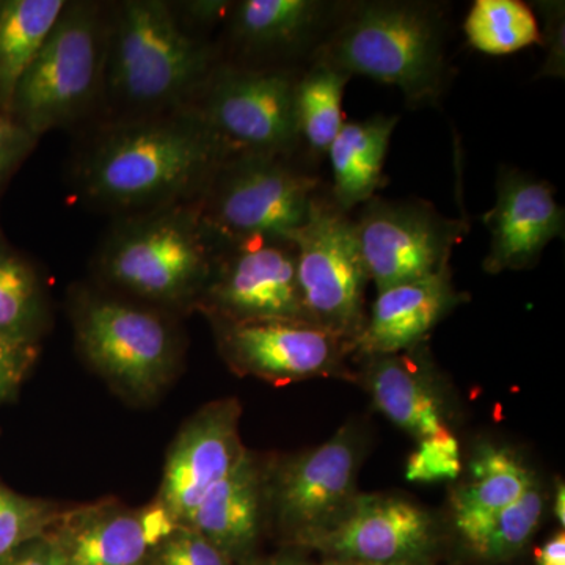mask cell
Segmentation results:
<instances>
[{
  "instance_id": "35",
  "label": "cell",
  "mask_w": 565,
  "mask_h": 565,
  "mask_svg": "<svg viewBox=\"0 0 565 565\" xmlns=\"http://www.w3.org/2000/svg\"><path fill=\"white\" fill-rule=\"evenodd\" d=\"M539 9L545 14L546 20V46H548V58L542 66V74L546 76H564V9L563 3L544 2L539 3Z\"/></svg>"
},
{
  "instance_id": "23",
  "label": "cell",
  "mask_w": 565,
  "mask_h": 565,
  "mask_svg": "<svg viewBox=\"0 0 565 565\" xmlns=\"http://www.w3.org/2000/svg\"><path fill=\"white\" fill-rule=\"evenodd\" d=\"M537 482L534 471L514 451L484 444L468 463L467 479L451 497L452 519L463 533L515 503Z\"/></svg>"
},
{
  "instance_id": "40",
  "label": "cell",
  "mask_w": 565,
  "mask_h": 565,
  "mask_svg": "<svg viewBox=\"0 0 565 565\" xmlns=\"http://www.w3.org/2000/svg\"><path fill=\"white\" fill-rule=\"evenodd\" d=\"M327 565H423V563H397V564H371V563H356V561H332Z\"/></svg>"
},
{
  "instance_id": "15",
  "label": "cell",
  "mask_w": 565,
  "mask_h": 565,
  "mask_svg": "<svg viewBox=\"0 0 565 565\" xmlns=\"http://www.w3.org/2000/svg\"><path fill=\"white\" fill-rule=\"evenodd\" d=\"M159 503L129 509L117 501L62 511L50 533L57 565H145L174 526Z\"/></svg>"
},
{
  "instance_id": "11",
  "label": "cell",
  "mask_w": 565,
  "mask_h": 565,
  "mask_svg": "<svg viewBox=\"0 0 565 565\" xmlns=\"http://www.w3.org/2000/svg\"><path fill=\"white\" fill-rule=\"evenodd\" d=\"M196 308L211 321H307L291 239L256 237L221 244Z\"/></svg>"
},
{
  "instance_id": "29",
  "label": "cell",
  "mask_w": 565,
  "mask_h": 565,
  "mask_svg": "<svg viewBox=\"0 0 565 565\" xmlns=\"http://www.w3.org/2000/svg\"><path fill=\"white\" fill-rule=\"evenodd\" d=\"M61 512L51 501L24 497L0 482V559L50 533Z\"/></svg>"
},
{
  "instance_id": "1",
  "label": "cell",
  "mask_w": 565,
  "mask_h": 565,
  "mask_svg": "<svg viewBox=\"0 0 565 565\" xmlns=\"http://www.w3.org/2000/svg\"><path fill=\"white\" fill-rule=\"evenodd\" d=\"M236 154L191 107L111 121L82 151L79 193L125 217L199 202L222 163Z\"/></svg>"
},
{
  "instance_id": "6",
  "label": "cell",
  "mask_w": 565,
  "mask_h": 565,
  "mask_svg": "<svg viewBox=\"0 0 565 565\" xmlns=\"http://www.w3.org/2000/svg\"><path fill=\"white\" fill-rule=\"evenodd\" d=\"M73 323L82 355L129 399H154L177 373L180 338L158 308L81 291Z\"/></svg>"
},
{
  "instance_id": "27",
  "label": "cell",
  "mask_w": 565,
  "mask_h": 565,
  "mask_svg": "<svg viewBox=\"0 0 565 565\" xmlns=\"http://www.w3.org/2000/svg\"><path fill=\"white\" fill-rule=\"evenodd\" d=\"M544 511L545 494L541 484L535 482L515 503L468 527L460 535L476 556L490 563H505L525 548Z\"/></svg>"
},
{
  "instance_id": "8",
  "label": "cell",
  "mask_w": 565,
  "mask_h": 565,
  "mask_svg": "<svg viewBox=\"0 0 565 565\" xmlns=\"http://www.w3.org/2000/svg\"><path fill=\"white\" fill-rule=\"evenodd\" d=\"M289 239L296 245L297 281L307 321L351 341L366 323V266L355 222L319 193L307 222Z\"/></svg>"
},
{
  "instance_id": "5",
  "label": "cell",
  "mask_w": 565,
  "mask_h": 565,
  "mask_svg": "<svg viewBox=\"0 0 565 565\" xmlns=\"http://www.w3.org/2000/svg\"><path fill=\"white\" fill-rule=\"evenodd\" d=\"M109 14L96 2H66L14 90L9 115L33 136L81 121L104 95Z\"/></svg>"
},
{
  "instance_id": "36",
  "label": "cell",
  "mask_w": 565,
  "mask_h": 565,
  "mask_svg": "<svg viewBox=\"0 0 565 565\" xmlns=\"http://www.w3.org/2000/svg\"><path fill=\"white\" fill-rule=\"evenodd\" d=\"M0 565H57L50 535L35 539L0 559Z\"/></svg>"
},
{
  "instance_id": "9",
  "label": "cell",
  "mask_w": 565,
  "mask_h": 565,
  "mask_svg": "<svg viewBox=\"0 0 565 565\" xmlns=\"http://www.w3.org/2000/svg\"><path fill=\"white\" fill-rule=\"evenodd\" d=\"M299 73L221 63L188 107L234 152L291 158L300 141L296 117Z\"/></svg>"
},
{
  "instance_id": "16",
  "label": "cell",
  "mask_w": 565,
  "mask_h": 565,
  "mask_svg": "<svg viewBox=\"0 0 565 565\" xmlns=\"http://www.w3.org/2000/svg\"><path fill=\"white\" fill-rule=\"evenodd\" d=\"M435 542L429 512L388 494H356L348 514L307 546L333 561L397 564L423 563Z\"/></svg>"
},
{
  "instance_id": "14",
  "label": "cell",
  "mask_w": 565,
  "mask_h": 565,
  "mask_svg": "<svg viewBox=\"0 0 565 565\" xmlns=\"http://www.w3.org/2000/svg\"><path fill=\"white\" fill-rule=\"evenodd\" d=\"M241 414L236 399L207 404L170 446L156 503L180 525L247 452L239 437Z\"/></svg>"
},
{
  "instance_id": "10",
  "label": "cell",
  "mask_w": 565,
  "mask_h": 565,
  "mask_svg": "<svg viewBox=\"0 0 565 565\" xmlns=\"http://www.w3.org/2000/svg\"><path fill=\"white\" fill-rule=\"evenodd\" d=\"M355 222L367 277L377 292L422 280L449 266V256L468 233L463 218H449L419 200L363 204Z\"/></svg>"
},
{
  "instance_id": "2",
  "label": "cell",
  "mask_w": 565,
  "mask_h": 565,
  "mask_svg": "<svg viewBox=\"0 0 565 565\" xmlns=\"http://www.w3.org/2000/svg\"><path fill=\"white\" fill-rule=\"evenodd\" d=\"M218 65L217 52L163 0H125L109 14L104 95L129 118L188 107ZM103 95V98H104Z\"/></svg>"
},
{
  "instance_id": "18",
  "label": "cell",
  "mask_w": 565,
  "mask_h": 565,
  "mask_svg": "<svg viewBox=\"0 0 565 565\" xmlns=\"http://www.w3.org/2000/svg\"><path fill=\"white\" fill-rule=\"evenodd\" d=\"M462 299L452 286L449 266L422 280L386 288L379 292L353 351L364 356L411 351Z\"/></svg>"
},
{
  "instance_id": "31",
  "label": "cell",
  "mask_w": 565,
  "mask_h": 565,
  "mask_svg": "<svg viewBox=\"0 0 565 565\" xmlns=\"http://www.w3.org/2000/svg\"><path fill=\"white\" fill-rule=\"evenodd\" d=\"M145 565H232V561L192 527L177 525L152 546Z\"/></svg>"
},
{
  "instance_id": "13",
  "label": "cell",
  "mask_w": 565,
  "mask_h": 565,
  "mask_svg": "<svg viewBox=\"0 0 565 565\" xmlns=\"http://www.w3.org/2000/svg\"><path fill=\"white\" fill-rule=\"evenodd\" d=\"M223 359L236 373L275 385L315 377H348L351 341L302 321H212Z\"/></svg>"
},
{
  "instance_id": "33",
  "label": "cell",
  "mask_w": 565,
  "mask_h": 565,
  "mask_svg": "<svg viewBox=\"0 0 565 565\" xmlns=\"http://www.w3.org/2000/svg\"><path fill=\"white\" fill-rule=\"evenodd\" d=\"M39 356V344L17 343L0 338V404L17 394Z\"/></svg>"
},
{
  "instance_id": "4",
  "label": "cell",
  "mask_w": 565,
  "mask_h": 565,
  "mask_svg": "<svg viewBox=\"0 0 565 565\" xmlns=\"http://www.w3.org/2000/svg\"><path fill=\"white\" fill-rule=\"evenodd\" d=\"M221 243L199 203H180L114 223L96 253L95 269L111 288L166 310L196 308Z\"/></svg>"
},
{
  "instance_id": "26",
  "label": "cell",
  "mask_w": 565,
  "mask_h": 565,
  "mask_svg": "<svg viewBox=\"0 0 565 565\" xmlns=\"http://www.w3.org/2000/svg\"><path fill=\"white\" fill-rule=\"evenodd\" d=\"M351 76L329 63L311 58L296 85V117L300 141L316 154L326 156L345 122L344 88Z\"/></svg>"
},
{
  "instance_id": "34",
  "label": "cell",
  "mask_w": 565,
  "mask_h": 565,
  "mask_svg": "<svg viewBox=\"0 0 565 565\" xmlns=\"http://www.w3.org/2000/svg\"><path fill=\"white\" fill-rule=\"evenodd\" d=\"M172 3L178 20L193 32V29H211L228 20L233 3L226 0H188Z\"/></svg>"
},
{
  "instance_id": "38",
  "label": "cell",
  "mask_w": 565,
  "mask_h": 565,
  "mask_svg": "<svg viewBox=\"0 0 565 565\" xmlns=\"http://www.w3.org/2000/svg\"><path fill=\"white\" fill-rule=\"evenodd\" d=\"M553 511H555V516L557 523L564 527L565 525V487L563 482H557L556 484V493L555 501H553Z\"/></svg>"
},
{
  "instance_id": "28",
  "label": "cell",
  "mask_w": 565,
  "mask_h": 565,
  "mask_svg": "<svg viewBox=\"0 0 565 565\" xmlns=\"http://www.w3.org/2000/svg\"><path fill=\"white\" fill-rule=\"evenodd\" d=\"M463 31L470 46L497 57L542 41L533 9L520 0H476Z\"/></svg>"
},
{
  "instance_id": "32",
  "label": "cell",
  "mask_w": 565,
  "mask_h": 565,
  "mask_svg": "<svg viewBox=\"0 0 565 565\" xmlns=\"http://www.w3.org/2000/svg\"><path fill=\"white\" fill-rule=\"evenodd\" d=\"M39 140L10 115L0 114V191L32 154Z\"/></svg>"
},
{
  "instance_id": "7",
  "label": "cell",
  "mask_w": 565,
  "mask_h": 565,
  "mask_svg": "<svg viewBox=\"0 0 565 565\" xmlns=\"http://www.w3.org/2000/svg\"><path fill=\"white\" fill-rule=\"evenodd\" d=\"M319 185L318 178L294 167L289 158L236 152L196 203L221 244L289 239L307 222Z\"/></svg>"
},
{
  "instance_id": "19",
  "label": "cell",
  "mask_w": 565,
  "mask_h": 565,
  "mask_svg": "<svg viewBox=\"0 0 565 565\" xmlns=\"http://www.w3.org/2000/svg\"><path fill=\"white\" fill-rule=\"evenodd\" d=\"M343 3L323 0H243L228 17L230 39L255 57L311 55L337 22Z\"/></svg>"
},
{
  "instance_id": "30",
  "label": "cell",
  "mask_w": 565,
  "mask_h": 565,
  "mask_svg": "<svg viewBox=\"0 0 565 565\" xmlns=\"http://www.w3.org/2000/svg\"><path fill=\"white\" fill-rule=\"evenodd\" d=\"M462 473L459 440L451 430L437 437L419 440L405 468V478L412 482L446 481L457 479Z\"/></svg>"
},
{
  "instance_id": "37",
  "label": "cell",
  "mask_w": 565,
  "mask_h": 565,
  "mask_svg": "<svg viewBox=\"0 0 565 565\" xmlns=\"http://www.w3.org/2000/svg\"><path fill=\"white\" fill-rule=\"evenodd\" d=\"M537 565H565V534L559 531L534 553Z\"/></svg>"
},
{
  "instance_id": "21",
  "label": "cell",
  "mask_w": 565,
  "mask_h": 565,
  "mask_svg": "<svg viewBox=\"0 0 565 565\" xmlns=\"http://www.w3.org/2000/svg\"><path fill=\"white\" fill-rule=\"evenodd\" d=\"M366 384L375 407L412 437H437L449 433L444 408L422 364L401 353L367 356Z\"/></svg>"
},
{
  "instance_id": "12",
  "label": "cell",
  "mask_w": 565,
  "mask_h": 565,
  "mask_svg": "<svg viewBox=\"0 0 565 565\" xmlns=\"http://www.w3.org/2000/svg\"><path fill=\"white\" fill-rule=\"evenodd\" d=\"M362 445L351 426L288 460L267 481V501L282 533L307 546L341 522L356 498Z\"/></svg>"
},
{
  "instance_id": "20",
  "label": "cell",
  "mask_w": 565,
  "mask_h": 565,
  "mask_svg": "<svg viewBox=\"0 0 565 565\" xmlns=\"http://www.w3.org/2000/svg\"><path fill=\"white\" fill-rule=\"evenodd\" d=\"M267 503V476L250 452L204 494L185 525L217 546L230 561L250 555L262 531Z\"/></svg>"
},
{
  "instance_id": "39",
  "label": "cell",
  "mask_w": 565,
  "mask_h": 565,
  "mask_svg": "<svg viewBox=\"0 0 565 565\" xmlns=\"http://www.w3.org/2000/svg\"><path fill=\"white\" fill-rule=\"evenodd\" d=\"M267 565H313L308 563V561L300 559V557L294 556H281L277 557V559L270 561Z\"/></svg>"
},
{
  "instance_id": "24",
  "label": "cell",
  "mask_w": 565,
  "mask_h": 565,
  "mask_svg": "<svg viewBox=\"0 0 565 565\" xmlns=\"http://www.w3.org/2000/svg\"><path fill=\"white\" fill-rule=\"evenodd\" d=\"M65 0H0V114L57 22Z\"/></svg>"
},
{
  "instance_id": "3",
  "label": "cell",
  "mask_w": 565,
  "mask_h": 565,
  "mask_svg": "<svg viewBox=\"0 0 565 565\" xmlns=\"http://www.w3.org/2000/svg\"><path fill=\"white\" fill-rule=\"evenodd\" d=\"M311 58L393 85L414 107L440 102L448 84L445 20L433 3H343Z\"/></svg>"
},
{
  "instance_id": "22",
  "label": "cell",
  "mask_w": 565,
  "mask_h": 565,
  "mask_svg": "<svg viewBox=\"0 0 565 565\" xmlns=\"http://www.w3.org/2000/svg\"><path fill=\"white\" fill-rule=\"evenodd\" d=\"M397 121L396 115L345 121L334 137L327 151L333 173L330 199L341 211L370 202L384 185L386 151Z\"/></svg>"
},
{
  "instance_id": "25",
  "label": "cell",
  "mask_w": 565,
  "mask_h": 565,
  "mask_svg": "<svg viewBox=\"0 0 565 565\" xmlns=\"http://www.w3.org/2000/svg\"><path fill=\"white\" fill-rule=\"evenodd\" d=\"M46 323L39 274L0 234V338L36 344Z\"/></svg>"
},
{
  "instance_id": "17",
  "label": "cell",
  "mask_w": 565,
  "mask_h": 565,
  "mask_svg": "<svg viewBox=\"0 0 565 565\" xmlns=\"http://www.w3.org/2000/svg\"><path fill=\"white\" fill-rule=\"evenodd\" d=\"M484 222L490 232L484 259L489 274L530 269L552 241L564 237V210L552 185L512 167L498 170L497 202Z\"/></svg>"
}]
</instances>
